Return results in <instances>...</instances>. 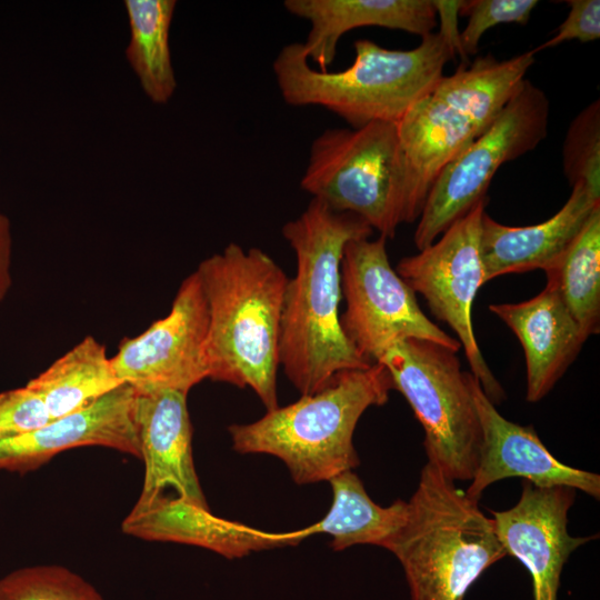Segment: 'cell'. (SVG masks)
Returning a JSON list of instances; mask_svg holds the SVG:
<instances>
[{
  "mask_svg": "<svg viewBox=\"0 0 600 600\" xmlns=\"http://www.w3.org/2000/svg\"><path fill=\"white\" fill-rule=\"evenodd\" d=\"M121 529L127 534L149 541L202 547L228 559L294 546L310 537L307 527L289 532L263 531L217 517L209 507L164 494L144 507H133Z\"/></svg>",
  "mask_w": 600,
  "mask_h": 600,
  "instance_id": "17",
  "label": "cell"
},
{
  "mask_svg": "<svg viewBox=\"0 0 600 600\" xmlns=\"http://www.w3.org/2000/svg\"><path fill=\"white\" fill-rule=\"evenodd\" d=\"M389 371L393 390L407 399L424 431L428 462L453 481L472 479L479 457L481 426L470 371L457 352L431 341L406 339L377 361Z\"/></svg>",
  "mask_w": 600,
  "mask_h": 600,
  "instance_id": "8",
  "label": "cell"
},
{
  "mask_svg": "<svg viewBox=\"0 0 600 600\" xmlns=\"http://www.w3.org/2000/svg\"><path fill=\"white\" fill-rule=\"evenodd\" d=\"M388 550L402 566L411 600H463L474 581L508 556L479 500L428 461Z\"/></svg>",
  "mask_w": 600,
  "mask_h": 600,
  "instance_id": "5",
  "label": "cell"
},
{
  "mask_svg": "<svg viewBox=\"0 0 600 600\" xmlns=\"http://www.w3.org/2000/svg\"><path fill=\"white\" fill-rule=\"evenodd\" d=\"M208 306L197 271L180 284L170 312L134 338H126L111 358L122 383L139 393L189 390L208 378Z\"/></svg>",
  "mask_w": 600,
  "mask_h": 600,
  "instance_id": "12",
  "label": "cell"
},
{
  "mask_svg": "<svg viewBox=\"0 0 600 600\" xmlns=\"http://www.w3.org/2000/svg\"><path fill=\"white\" fill-rule=\"evenodd\" d=\"M12 237L9 219L0 212V302L6 298L11 286Z\"/></svg>",
  "mask_w": 600,
  "mask_h": 600,
  "instance_id": "31",
  "label": "cell"
},
{
  "mask_svg": "<svg viewBox=\"0 0 600 600\" xmlns=\"http://www.w3.org/2000/svg\"><path fill=\"white\" fill-rule=\"evenodd\" d=\"M574 497L576 489L570 487H538L523 480L512 508L490 510L507 554L531 576L533 600H558L564 563L576 549L596 538L569 534L568 512Z\"/></svg>",
  "mask_w": 600,
  "mask_h": 600,
  "instance_id": "13",
  "label": "cell"
},
{
  "mask_svg": "<svg viewBox=\"0 0 600 600\" xmlns=\"http://www.w3.org/2000/svg\"><path fill=\"white\" fill-rule=\"evenodd\" d=\"M599 206L600 197L577 182L563 207L538 224L510 227L484 212L480 230L484 283L502 274L552 270Z\"/></svg>",
  "mask_w": 600,
  "mask_h": 600,
  "instance_id": "18",
  "label": "cell"
},
{
  "mask_svg": "<svg viewBox=\"0 0 600 600\" xmlns=\"http://www.w3.org/2000/svg\"><path fill=\"white\" fill-rule=\"evenodd\" d=\"M0 600H104L69 568L40 564L16 569L0 578Z\"/></svg>",
  "mask_w": 600,
  "mask_h": 600,
  "instance_id": "25",
  "label": "cell"
},
{
  "mask_svg": "<svg viewBox=\"0 0 600 600\" xmlns=\"http://www.w3.org/2000/svg\"><path fill=\"white\" fill-rule=\"evenodd\" d=\"M50 421L41 398L29 387L0 393V440L31 432Z\"/></svg>",
  "mask_w": 600,
  "mask_h": 600,
  "instance_id": "28",
  "label": "cell"
},
{
  "mask_svg": "<svg viewBox=\"0 0 600 600\" xmlns=\"http://www.w3.org/2000/svg\"><path fill=\"white\" fill-rule=\"evenodd\" d=\"M286 10L310 23L301 42L304 54L327 71L340 38L360 27H383L418 34L432 33L437 12L430 0H286Z\"/></svg>",
  "mask_w": 600,
  "mask_h": 600,
  "instance_id": "20",
  "label": "cell"
},
{
  "mask_svg": "<svg viewBox=\"0 0 600 600\" xmlns=\"http://www.w3.org/2000/svg\"><path fill=\"white\" fill-rule=\"evenodd\" d=\"M372 231L362 218L334 211L316 198L282 227L297 271L284 291L279 361L301 396L322 389L342 370L372 364L346 338L339 314L344 247Z\"/></svg>",
  "mask_w": 600,
  "mask_h": 600,
  "instance_id": "1",
  "label": "cell"
},
{
  "mask_svg": "<svg viewBox=\"0 0 600 600\" xmlns=\"http://www.w3.org/2000/svg\"><path fill=\"white\" fill-rule=\"evenodd\" d=\"M391 390V376L381 363L342 370L312 394L268 410L254 422L231 424L232 447L279 458L298 484L329 481L359 466L357 423L368 408L383 406Z\"/></svg>",
  "mask_w": 600,
  "mask_h": 600,
  "instance_id": "4",
  "label": "cell"
},
{
  "mask_svg": "<svg viewBox=\"0 0 600 600\" xmlns=\"http://www.w3.org/2000/svg\"><path fill=\"white\" fill-rule=\"evenodd\" d=\"M187 394L176 390L137 392L136 424L144 478L134 507L149 504L167 488L186 501L208 507L193 462Z\"/></svg>",
  "mask_w": 600,
  "mask_h": 600,
  "instance_id": "16",
  "label": "cell"
},
{
  "mask_svg": "<svg viewBox=\"0 0 600 600\" xmlns=\"http://www.w3.org/2000/svg\"><path fill=\"white\" fill-rule=\"evenodd\" d=\"M383 236L349 241L340 267L346 311L341 329L354 349L376 363L394 343L406 339L431 341L458 352L453 338L420 309L416 293L391 267Z\"/></svg>",
  "mask_w": 600,
  "mask_h": 600,
  "instance_id": "10",
  "label": "cell"
},
{
  "mask_svg": "<svg viewBox=\"0 0 600 600\" xmlns=\"http://www.w3.org/2000/svg\"><path fill=\"white\" fill-rule=\"evenodd\" d=\"M123 6L130 30L126 58L149 100L166 104L177 89L169 42L177 1L126 0Z\"/></svg>",
  "mask_w": 600,
  "mask_h": 600,
  "instance_id": "23",
  "label": "cell"
},
{
  "mask_svg": "<svg viewBox=\"0 0 600 600\" xmlns=\"http://www.w3.org/2000/svg\"><path fill=\"white\" fill-rule=\"evenodd\" d=\"M538 3L536 0L463 1L460 14L468 17V22L460 32V44L464 57L478 52L480 40L488 29L501 23L524 26Z\"/></svg>",
  "mask_w": 600,
  "mask_h": 600,
  "instance_id": "27",
  "label": "cell"
},
{
  "mask_svg": "<svg viewBox=\"0 0 600 600\" xmlns=\"http://www.w3.org/2000/svg\"><path fill=\"white\" fill-rule=\"evenodd\" d=\"M432 3L437 16L440 17L441 24L439 33L448 40L456 53L462 56L463 62H468V59L464 57L461 49L457 19L458 14H460L463 1L433 0Z\"/></svg>",
  "mask_w": 600,
  "mask_h": 600,
  "instance_id": "30",
  "label": "cell"
},
{
  "mask_svg": "<svg viewBox=\"0 0 600 600\" xmlns=\"http://www.w3.org/2000/svg\"><path fill=\"white\" fill-rule=\"evenodd\" d=\"M587 338L600 324V206L559 263L546 272Z\"/></svg>",
  "mask_w": 600,
  "mask_h": 600,
  "instance_id": "24",
  "label": "cell"
},
{
  "mask_svg": "<svg viewBox=\"0 0 600 600\" xmlns=\"http://www.w3.org/2000/svg\"><path fill=\"white\" fill-rule=\"evenodd\" d=\"M487 203L488 198L478 202L429 247L402 258L396 272L424 298L432 314L453 330L470 372L497 404L506 393L480 351L472 324V304L484 284L480 230Z\"/></svg>",
  "mask_w": 600,
  "mask_h": 600,
  "instance_id": "11",
  "label": "cell"
},
{
  "mask_svg": "<svg viewBox=\"0 0 600 600\" xmlns=\"http://www.w3.org/2000/svg\"><path fill=\"white\" fill-rule=\"evenodd\" d=\"M300 187L334 211L362 218L384 238L418 219L397 123L324 129L311 142Z\"/></svg>",
  "mask_w": 600,
  "mask_h": 600,
  "instance_id": "7",
  "label": "cell"
},
{
  "mask_svg": "<svg viewBox=\"0 0 600 600\" xmlns=\"http://www.w3.org/2000/svg\"><path fill=\"white\" fill-rule=\"evenodd\" d=\"M410 50H394L369 39L353 43L354 61L342 71H319L310 66L301 42L280 49L272 69L284 102L319 106L351 128L381 121L398 123L443 77L457 54L439 32Z\"/></svg>",
  "mask_w": 600,
  "mask_h": 600,
  "instance_id": "3",
  "label": "cell"
},
{
  "mask_svg": "<svg viewBox=\"0 0 600 600\" xmlns=\"http://www.w3.org/2000/svg\"><path fill=\"white\" fill-rule=\"evenodd\" d=\"M567 3L570 7L567 18L559 26L552 38L538 48L532 49L534 54L566 41L579 40L581 42H589L600 38V1L570 0Z\"/></svg>",
  "mask_w": 600,
  "mask_h": 600,
  "instance_id": "29",
  "label": "cell"
},
{
  "mask_svg": "<svg viewBox=\"0 0 600 600\" xmlns=\"http://www.w3.org/2000/svg\"><path fill=\"white\" fill-rule=\"evenodd\" d=\"M197 273L208 306V378L250 388L268 410L278 406L281 314L288 278L259 248L229 243Z\"/></svg>",
  "mask_w": 600,
  "mask_h": 600,
  "instance_id": "2",
  "label": "cell"
},
{
  "mask_svg": "<svg viewBox=\"0 0 600 600\" xmlns=\"http://www.w3.org/2000/svg\"><path fill=\"white\" fill-rule=\"evenodd\" d=\"M533 63L532 50L463 62L397 123L418 219L439 172L496 120Z\"/></svg>",
  "mask_w": 600,
  "mask_h": 600,
  "instance_id": "6",
  "label": "cell"
},
{
  "mask_svg": "<svg viewBox=\"0 0 600 600\" xmlns=\"http://www.w3.org/2000/svg\"><path fill=\"white\" fill-rule=\"evenodd\" d=\"M121 384L106 347L88 336L26 386L54 420L89 408Z\"/></svg>",
  "mask_w": 600,
  "mask_h": 600,
  "instance_id": "22",
  "label": "cell"
},
{
  "mask_svg": "<svg viewBox=\"0 0 600 600\" xmlns=\"http://www.w3.org/2000/svg\"><path fill=\"white\" fill-rule=\"evenodd\" d=\"M332 503L326 516L308 526L309 534L326 533L331 548L341 551L356 544H372L388 550L408 517V502L397 500L388 507L377 504L352 470L329 480Z\"/></svg>",
  "mask_w": 600,
  "mask_h": 600,
  "instance_id": "21",
  "label": "cell"
},
{
  "mask_svg": "<svg viewBox=\"0 0 600 600\" xmlns=\"http://www.w3.org/2000/svg\"><path fill=\"white\" fill-rule=\"evenodd\" d=\"M471 389L481 442L476 472L464 491L468 497L479 500L493 482L519 477L538 487L566 486L599 499V474L562 463L544 447L532 426L502 417L473 374Z\"/></svg>",
  "mask_w": 600,
  "mask_h": 600,
  "instance_id": "14",
  "label": "cell"
},
{
  "mask_svg": "<svg viewBox=\"0 0 600 600\" xmlns=\"http://www.w3.org/2000/svg\"><path fill=\"white\" fill-rule=\"evenodd\" d=\"M137 391L123 383L89 408L0 440V470L24 473L77 447L100 446L140 459Z\"/></svg>",
  "mask_w": 600,
  "mask_h": 600,
  "instance_id": "15",
  "label": "cell"
},
{
  "mask_svg": "<svg viewBox=\"0 0 600 600\" xmlns=\"http://www.w3.org/2000/svg\"><path fill=\"white\" fill-rule=\"evenodd\" d=\"M563 173L600 197V102L592 101L570 122L562 148Z\"/></svg>",
  "mask_w": 600,
  "mask_h": 600,
  "instance_id": "26",
  "label": "cell"
},
{
  "mask_svg": "<svg viewBox=\"0 0 600 600\" xmlns=\"http://www.w3.org/2000/svg\"><path fill=\"white\" fill-rule=\"evenodd\" d=\"M489 310L518 337L526 357V399L544 398L588 339L553 286L518 303H492Z\"/></svg>",
  "mask_w": 600,
  "mask_h": 600,
  "instance_id": "19",
  "label": "cell"
},
{
  "mask_svg": "<svg viewBox=\"0 0 600 600\" xmlns=\"http://www.w3.org/2000/svg\"><path fill=\"white\" fill-rule=\"evenodd\" d=\"M550 102L546 93L524 79L496 120L454 157L433 181L414 231L422 250L478 202L498 169L532 151L546 137Z\"/></svg>",
  "mask_w": 600,
  "mask_h": 600,
  "instance_id": "9",
  "label": "cell"
}]
</instances>
